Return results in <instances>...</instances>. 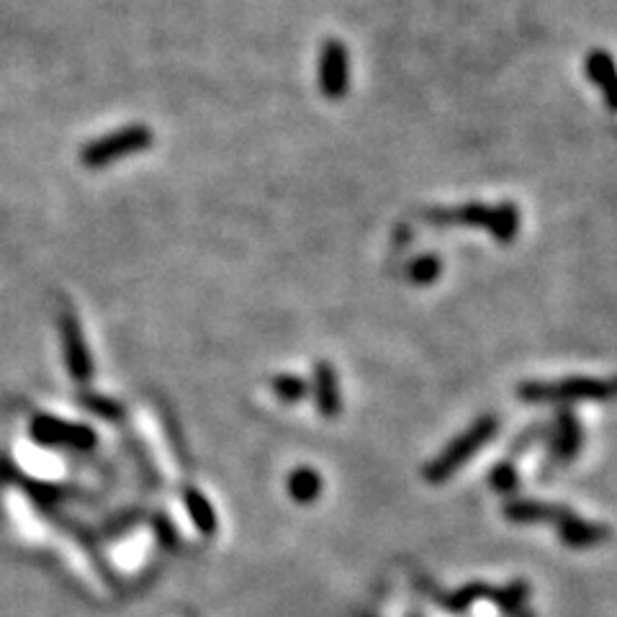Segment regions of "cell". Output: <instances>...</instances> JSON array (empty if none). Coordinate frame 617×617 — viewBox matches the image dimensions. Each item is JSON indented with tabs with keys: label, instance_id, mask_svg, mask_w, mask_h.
<instances>
[{
	"label": "cell",
	"instance_id": "obj_1",
	"mask_svg": "<svg viewBox=\"0 0 617 617\" xmlns=\"http://www.w3.org/2000/svg\"><path fill=\"white\" fill-rule=\"evenodd\" d=\"M427 219L438 224L458 222L466 227H481L492 232L499 242H512L520 232V211L512 204H466L456 211H430Z\"/></svg>",
	"mask_w": 617,
	"mask_h": 617
},
{
	"label": "cell",
	"instance_id": "obj_2",
	"mask_svg": "<svg viewBox=\"0 0 617 617\" xmlns=\"http://www.w3.org/2000/svg\"><path fill=\"white\" fill-rule=\"evenodd\" d=\"M152 142H155V134H152L150 126H124V129H116V132L106 134V137H98L90 144H85L83 152H80V162L88 170H101L108 168L111 162L150 150Z\"/></svg>",
	"mask_w": 617,
	"mask_h": 617
},
{
	"label": "cell",
	"instance_id": "obj_3",
	"mask_svg": "<svg viewBox=\"0 0 617 617\" xmlns=\"http://www.w3.org/2000/svg\"><path fill=\"white\" fill-rule=\"evenodd\" d=\"M494 432H497V420H494V417H481L466 435H461L456 443H450L448 448L443 450V456H440L438 461L425 468V479L430 481V484H440V481L450 479L453 471L461 468L468 458L474 456L476 450L492 438Z\"/></svg>",
	"mask_w": 617,
	"mask_h": 617
},
{
	"label": "cell",
	"instance_id": "obj_4",
	"mask_svg": "<svg viewBox=\"0 0 617 617\" xmlns=\"http://www.w3.org/2000/svg\"><path fill=\"white\" fill-rule=\"evenodd\" d=\"M528 402L548 399H617V378H566L553 384H525L520 389Z\"/></svg>",
	"mask_w": 617,
	"mask_h": 617
},
{
	"label": "cell",
	"instance_id": "obj_5",
	"mask_svg": "<svg viewBox=\"0 0 617 617\" xmlns=\"http://www.w3.org/2000/svg\"><path fill=\"white\" fill-rule=\"evenodd\" d=\"M319 88L324 98L340 101L350 88V57L340 39H327L319 54Z\"/></svg>",
	"mask_w": 617,
	"mask_h": 617
},
{
	"label": "cell",
	"instance_id": "obj_6",
	"mask_svg": "<svg viewBox=\"0 0 617 617\" xmlns=\"http://www.w3.org/2000/svg\"><path fill=\"white\" fill-rule=\"evenodd\" d=\"M558 522H561V540L571 548L597 546V543L610 538V530L602 528V525H592V522L579 520V517H566V520Z\"/></svg>",
	"mask_w": 617,
	"mask_h": 617
},
{
	"label": "cell",
	"instance_id": "obj_7",
	"mask_svg": "<svg viewBox=\"0 0 617 617\" xmlns=\"http://www.w3.org/2000/svg\"><path fill=\"white\" fill-rule=\"evenodd\" d=\"M317 389H319V409L324 417H335L340 412V394H337V378L332 373V366L319 363L317 366Z\"/></svg>",
	"mask_w": 617,
	"mask_h": 617
},
{
	"label": "cell",
	"instance_id": "obj_8",
	"mask_svg": "<svg viewBox=\"0 0 617 617\" xmlns=\"http://www.w3.org/2000/svg\"><path fill=\"white\" fill-rule=\"evenodd\" d=\"M288 492H291V497H294L296 502L309 504L322 492V479H319L317 471H312V468H299V471H294L291 479H288Z\"/></svg>",
	"mask_w": 617,
	"mask_h": 617
},
{
	"label": "cell",
	"instance_id": "obj_9",
	"mask_svg": "<svg viewBox=\"0 0 617 617\" xmlns=\"http://www.w3.org/2000/svg\"><path fill=\"white\" fill-rule=\"evenodd\" d=\"M584 67H587V78L600 90L617 78L615 57H612L610 52H605V49H594V52H589L587 65Z\"/></svg>",
	"mask_w": 617,
	"mask_h": 617
},
{
	"label": "cell",
	"instance_id": "obj_10",
	"mask_svg": "<svg viewBox=\"0 0 617 617\" xmlns=\"http://www.w3.org/2000/svg\"><path fill=\"white\" fill-rule=\"evenodd\" d=\"M440 270H443L440 260L435 258V255H425V258L414 260L412 268H409V278H412L414 283L425 286V283H432L440 276Z\"/></svg>",
	"mask_w": 617,
	"mask_h": 617
},
{
	"label": "cell",
	"instance_id": "obj_11",
	"mask_svg": "<svg viewBox=\"0 0 617 617\" xmlns=\"http://www.w3.org/2000/svg\"><path fill=\"white\" fill-rule=\"evenodd\" d=\"M273 391L281 396L283 402H296V399L304 396L306 384L296 376H278V378H273Z\"/></svg>",
	"mask_w": 617,
	"mask_h": 617
},
{
	"label": "cell",
	"instance_id": "obj_12",
	"mask_svg": "<svg viewBox=\"0 0 617 617\" xmlns=\"http://www.w3.org/2000/svg\"><path fill=\"white\" fill-rule=\"evenodd\" d=\"M602 96H605L607 108H610V111H617V78L612 80L610 85H605V88H602Z\"/></svg>",
	"mask_w": 617,
	"mask_h": 617
}]
</instances>
